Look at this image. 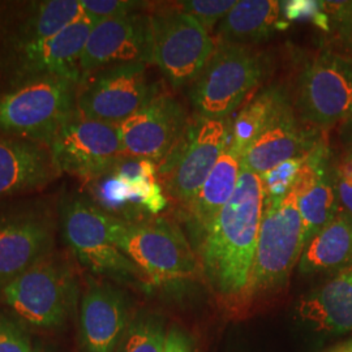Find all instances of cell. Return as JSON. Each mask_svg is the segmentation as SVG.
Returning <instances> with one entry per match:
<instances>
[{"mask_svg": "<svg viewBox=\"0 0 352 352\" xmlns=\"http://www.w3.org/2000/svg\"><path fill=\"white\" fill-rule=\"evenodd\" d=\"M318 141L314 132L305 131L287 93L243 153L241 166L257 175H264L278 164L305 154Z\"/></svg>", "mask_w": 352, "mask_h": 352, "instance_id": "2e32d148", "label": "cell"}, {"mask_svg": "<svg viewBox=\"0 0 352 352\" xmlns=\"http://www.w3.org/2000/svg\"><path fill=\"white\" fill-rule=\"evenodd\" d=\"M302 250L299 195L292 186L282 197H265L250 296L285 287L294 266L299 264Z\"/></svg>", "mask_w": 352, "mask_h": 352, "instance_id": "5b68a950", "label": "cell"}, {"mask_svg": "<svg viewBox=\"0 0 352 352\" xmlns=\"http://www.w3.org/2000/svg\"><path fill=\"white\" fill-rule=\"evenodd\" d=\"M287 26L282 1L240 0L217 26V36L221 42L251 46L265 42Z\"/></svg>", "mask_w": 352, "mask_h": 352, "instance_id": "44dd1931", "label": "cell"}, {"mask_svg": "<svg viewBox=\"0 0 352 352\" xmlns=\"http://www.w3.org/2000/svg\"><path fill=\"white\" fill-rule=\"evenodd\" d=\"M6 302L28 324L37 327L63 325L75 309L78 286L72 266L47 253L3 289Z\"/></svg>", "mask_w": 352, "mask_h": 352, "instance_id": "8992f818", "label": "cell"}, {"mask_svg": "<svg viewBox=\"0 0 352 352\" xmlns=\"http://www.w3.org/2000/svg\"><path fill=\"white\" fill-rule=\"evenodd\" d=\"M240 170L241 154L227 144L226 151L214 166L195 199L188 204L189 212L204 232L234 195Z\"/></svg>", "mask_w": 352, "mask_h": 352, "instance_id": "cb8c5ba5", "label": "cell"}, {"mask_svg": "<svg viewBox=\"0 0 352 352\" xmlns=\"http://www.w3.org/2000/svg\"><path fill=\"white\" fill-rule=\"evenodd\" d=\"M94 25L82 17L52 37L13 51V87L46 75L64 76L80 82V58Z\"/></svg>", "mask_w": 352, "mask_h": 352, "instance_id": "e0dca14e", "label": "cell"}, {"mask_svg": "<svg viewBox=\"0 0 352 352\" xmlns=\"http://www.w3.org/2000/svg\"><path fill=\"white\" fill-rule=\"evenodd\" d=\"M331 157L321 167L315 184L299 196V212L304 231V247L316 234L330 223L340 212L333 179Z\"/></svg>", "mask_w": 352, "mask_h": 352, "instance_id": "d4e9b609", "label": "cell"}, {"mask_svg": "<svg viewBox=\"0 0 352 352\" xmlns=\"http://www.w3.org/2000/svg\"><path fill=\"white\" fill-rule=\"evenodd\" d=\"M111 214L82 195H71L60 205L64 241L90 273L119 282L141 280L139 270L113 243Z\"/></svg>", "mask_w": 352, "mask_h": 352, "instance_id": "ba28073f", "label": "cell"}, {"mask_svg": "<svg viewBox=\"0 0 352 352\" xmlns=\"http://www.w3.org/2000/svg\"><path fill=\"white\" fill-rule=\"evenodd\" d=\"M298 314L317 331H352V264L305 295L299 302Z\"/></svg>", "mask_w": 352, "mask_h": 352, "instance_id": "ffe728a7", "label": "cell"}, {"mask_svg": "<svg viewBox=\"0 0 352 352\" xmlns=\"http://www.w3.org/2000/svg\"><path fill=\"white\" fill-rule=\"evenodd\" d=\"M82 17H85L84 10L77 0L30 3L10 30L7 42L12 45V51L21 50L58 34Z\"/></svg>", "mask_w": 352, "mask_h": 352, "instance_id": "7402d4cb", "label": "cell"}, {"mask_svg": "<svg viewBox=\"0 0 352 352\" xmlns=\"http://www.w3.org/2000/svg\"><path fill=\"white\" fill-rule=\"evenodd\" d=\"M352 264V218L340 213L304 247L299 260L302 274L342 270Z\"/></svg>", "mask_w": 352, "mask_h": 352, "instance_id": "603a6c76", "label": "cell"}, {"mask_svg": "<svg viewBox=\"0 0 352 352\" xmlns=\"http://www.w3.org/2000/svg\"><path fill=\"white\" fill-rule=\"evenodd\" d=\"M78 81L64 76L28 78L0 96V135L50 146L77 113Z\"/></svg>", "mask_w": 352, "mask_h": 352, "instance_id": "7a4b0ae2", "label": "cell"}, {"mask_svg": "<svg viewBox=\"0 0 352 352\" xmlns=\"http://www.w3.org/2000/svg\"><path fill=\"white\" fill-rule=\"evenodd\" d=\"M336 352H352V343H350V344H346V346H343L342 349L337 350Z\"/></svg>", "mask_w": 352, "mask_h": 352, "instance_id": "74e56055", "label": "cell"}, {"mask_svg": "<svg viewBox=\"0 0 352 352\" xmlns=\"http://www.w3.org/2000/svg\"><path fill=\"white\" fill-rule=\"evenodd\" d=\"M146 63L113 64L81 77L76 109L91 120L119 126L157 91Z\"/></svg>", "mask_w": 352, "mask_h": 352, "instance_id": "30bf717a", "label": "cell"}, {"mask_svg": "<svg viewBox=\"0 0 352 352\" xmlns=\"http://www.w3.org/2000/svg\"><path fill=\"white\" fill-rule=\"evenodd\" d=\"M167 333L155 317H141L126 330L120 352H164Z\"/></svg>", "mask_w": 352, "mask_h": 352, "instance_id": "4316f807", "label": "cell"}, {"mask_svg": "<svg viewBox=\"0 0 352 352\" xmlns=\"http://www.w3.org/2000/svg\"><path fill=\"white\" fill-rule=\"evenodd\" d=\"M324 12L330 19L333 46L342 56L352 60V1H321Z\"/></svg>", "mask_w": 352, "mask_h": 352, "instance_id": "83f0119b", "label": "cell"}, {"mask_svg": "<svg viewBox=\"0 0 352 352\" xmlns=\"http://www.w3.org/2000/svg\"><path fill=\"white\" fill-rule=\"evenodd\" d=\"M230 138L226 119L199 118L162 167L166 188L177 200L188 205L200 190L215 164L225 153Z\"/></svg>", "mask_w": 352, "mask_h": 352, "instance_id": "7c38bea8", "label": "cell"}, {"mask_svg": "<svg viewBox=\"0 0 352 352\" xmlns=\"http://www.w3.org/2000/svg\"><path fill=\"white\" fill-rule=\"evenodd\" d=\"M30 352H49L42 344H39V343H34L33 344V347H32V350Z\"/></svg>", "mask_w": 352, "mask_h": 352, "instance_id": "8d00e7d4", "label": "cell"}, {"mask_svg": "<svg viewBox=\"0 0 352 352\" xmlns=\"http://www.w3.org/2000/svg\"><path fill=\"white\" fill-rule=\"evenodd\" d=\"M302 155L278 164L270 171L265 173L264 175L260 176L265 197H282L292 188L302 164Z\"/></svg>", "mask_w": 352, "mask_h": 352, "instance_id": "f546056e", "label": "cell"}, {"mask_svg": "<svg viewBox=\"0 0 352 352\" xmlns=\"http://www.w3.org/2000/svg\"><path fill=\"white\" fill-rule=\"evenodd\" d=\"M59 175L49 146L0 136V201L45 188Z\"/></svg>", "mask_w": 352, "mask_h": 352, "instance_id": "d6986e66", "label": "cell"}, {"mask_svg": "<svg viewBox=\"0 0 352 352\" xmlns=\"http://www.w3.org/2000/svg\"><path fill=\"white\" fill-rule=\"evenodd\" d=\"M118 129L124 157L158 162L175 151L184 138L187 113L173 94L158 89Z\"/></svg>", "mask_w": 352, "mask_h": 352, "instance_id": "4fadbf2b", "label": "cell"}, {"mask_svg": "<svg viewBox=\"0 0 352 352\" xmlns=\"http://www.w3.org/2000/svg\"><path fill=\"white\" fill-rule=\"evenodd\" d=\"M54 231L52 215L37 206L0 213V283L6 286L50 253Z\"/></svg>", "mask_w": 352, "mask_h": 352, "instance_id": "9a60e30c", "label": "cell"}, {"mask_svg": "<svg viewBox=\"0 0 352 352\" xmlns=\"http://www.w3.org/2000/svg\"><path fill=\"white\" fill-rule=\"evenodd\" d=\"M153 64L174 88L190 87L215 50L209 32L174 6L151 13Z\"/></svg>", "mask_w": 352, "mask_h": 352, "instance_id": "9c48e42d", "label": "cell"}, {"mask_svg": "<svg viewBox=\"0 0 352 352\" xmlns=\"http://www.w3.org/2000/svg\"><path fill=\"white\" fill-rule=\"evenodd\" d=\"M264 200L261 177L241 166L234 195L204 232L202 272L223 299L250 296Z\"/></svg>", "mask_w": 352, "mask_h": 352, "instance_id": "6da1fadb", "label": "cell"}, {"mask_svg": "<svg viewBox=\"0 0 352 352\" xmlns=\"http://www.w3.org/2000/svg\"><path fill=\"white\" fill-rule=\"evenodd\" d=\"M110 230L116 247L149 286H166L199 273L200 261L186 235L166 219L141 222L111 215Z\"/></svg>", "mask_w": 352, "mask_h": 352, "instance_id": "3957f363", "label": "cell"}, {"mask_svg": "<svg viewBox=\"0 0 352 352\" xmlns=\"http://www.w3.org/2000/svg\"><path fill=\"white\" fill-rule=\"evenodd\" d=\"M123 63L153 64L149 14L131 13L93 26L80 58V76Z\"/></svg>", "mask_w": 352, "mask_h": 352, "instance_id": "5bb4252c", "label": "cell"}, {"mask_svg": "<svg viewBox=\"0 0 352 352\" xmlns=\"http://www.w3.org/2000/svg\"><path fill=\"white\" fill-rule=\"evenodd\" d=\"M85 17L94 24L113 17L140 12L146 3L129 0H80Z\"/></svg>", "mask_w": 352, "mask_h": 352, "instance_id": "4dcf8cb0", "label": "cell"}, {"mask_svg": "<svg viewBox=\"0 0 352 352\" xmlns=\"http://www.w3.org/2000/svg\"><path fill=\"white\" fill-rule=\"evenodd\" d=\"M289 90L273 84L257 93L230 124L228 145L243 155Z\"/></svg>", "mask_w": 352, "mask_h": 352, "instance_id": "484cf974", "label": "cell"}, {"mask_svg": "<svg viewBox=\"0 0 352 352\" xmlns=\"http://www.w3.org/2000/svg\"><path fill=\"white\" fill-rule=\"evenodd\" d=\"M340 141L344 151H352V116L340 124Z\"/></svg>", "mask_w": 352, "mask_h": 352, "instance_id": "d590c367", "label": "cell"}, {"mask_svg": "<svg viewBox=\"0 0 352 352\" xmlns=\"http://www.w3.org/2000/svg\"><path fill=\"white\" fill-rule=\"evenodd\" d=\"M294 107L302 124L327 131L352 116V60L325 47L302 64Z\"/></svg>", "mask_w": 352, "mask_h": 352, "instance_id": "52a82bcc", "label": "cell"}, {"mask_svg": "<svg viewBox=\"0 0 352 352\" xmlns=\"http://www.w3.org/2000/svg\"><path fill=\"white\" fill-rule=\"evenodd\" d=\"M164 352H190L187 337L175 329L168 331Z\"/></svg>", "mask_w": 352, "mask_h": 352, "instance_id": "e575fe53", "label": "cell"}, {"mask_svg": "<svg viewBox=\"0 0 352 352\" xmlns=\"http://www.w3.org/2000/svg\"><path fill=\"white\" fill-rule=\"evenodd\" d=\"M126 300L120 289L89 278L80 308L84 352H113L126 324Z\"/></svg>", "mask_w": 352, "mask_h": 352, "instance_id": "ac0fdd59", "label": "cell"}, {"mask_svg": "<svg viewBox=\"0 0 352 352\" xmlns=\"http://www.w3.org/2000/svg\"><path fill=\"white\" fill-rule=\"evenodd\" d=\"M176 10L195 17L208 32L225 19L236 0H189L174 3Z\"/></svg>", "mask_w": 352, "mask_h": 352, "instance_id": "f1b7e54d", "label": "cell"}, {"mask_svg": "<svg viewBox=\"0 0 352 352\" xmlns=\"http://www.w3.org/2000/svg\"><path fill=\"white\" fill-rule=\"evenodd\" d=\"M269 72V59L251 46L219 42L196 81L189 101L199 118L226 119Z\"/></svg>", "mask_w": 352, "mask_h": 352, "instance_id": "277c9868", "label": "cell"}, {"mask_svg": "<svg viewBox=\"0 0 352 352\" xmlns=\"http://www.w3.org/2000/svg\"><path fill=\"white\" fill-rule=\"evenodd\" d=\"M331 168L340 212L352 218V151H344L333 158Z\"/></svg>", "mask_w": 352, "mask_h": 352, "instance_id": "1f68e13d", "label": "cell"}, {"mask_svg": "<svg viewBox=\"0 0 352 352\" xmlns=\"http://www.w3.org/2000/svg\"><path fill=\"white\" fill-rule=\"evenodd\" d=\"M32 347L25 327L0 314V352H30Z\"/></svg>", "mask_w": 352, "mask_h": 352, "instance_id": "d6a6232c", "label": "cell"}, {"mask_svg": "<svg viewBox=\"0 0 352 352\" xmlns=\"http://www.w3.org/2000/svg\"><path fill=\"white\" fill-rule=\"evenodd\" d=\"M321 12V3L314 0H289L282 1V14L289 20H315Z\"/></svg>", "mask_w": 352, "mask_h": 352, "instance_id": "836d02e7", "label": "cell"}, {"mask_svg": "<svg viewBox=\"0 0 352 352\" xmlns=\"http://www.w3.org/2000/svg\"><path fill=\"white\" fill-rule=\"evenodd\" d=\"M49 148L60 174L84 182H96L109 174L124 157L118 126L77 113L59 129Z\"/></svg>", "mask_w": 352, "mask_h": 352, "instance_id": "8fae6325", "label": "cell"}]
</instances>
